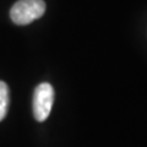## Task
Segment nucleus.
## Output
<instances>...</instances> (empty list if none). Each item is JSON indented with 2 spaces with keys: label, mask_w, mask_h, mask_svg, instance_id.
<instances>
[{
  "label": "nucleus",
  "mask_w": 147,
  "mask_h": 147,
  "mask_svg": "<svg viewBox=\"0 0 147 147\" xmlns=\"http://www.w3.org/2000/svg\"><path fill=\"white\" fill-rule=\"evenodd\" d=\"M9 103H10V93L9 87L4 81H0V121L4 120L9 110Z\"/></svg>",
  "instance_id": "7ed1b4c3"
},
{
  "label": "nucleus",
  "mask_w": 147,
  "mask_h": 147,
  "mask_svg": "<svg viewBox=\"0 0 147 147\" xmlns=\"http://www.w3.org/2000/svg\"><path fill=\"white\" fill-rule=\"evenodd\" d=\"M54 103V88L50 84L43 82L36 87L33 93V115L37 121H44L52 112Z\"/></svg>",
  "instance_id": "f03ea898"
},
{
  "label": "nucleus",
  "mask_w": 147,
  "mask_h": 147,
  "mask_svg": "<svg viewBox=\"0 0 147 147\" xmlns=\"http://www.w3.org/2000/svg\"><path fill=\"white\" fill-rule=\"evenodd\" d=\"M45 12L43 0H18L10 10V17L13 24L25 26L42 17Z\"/></svg>",
  "instance_id": "f257e3e1"
}]
</instances>
